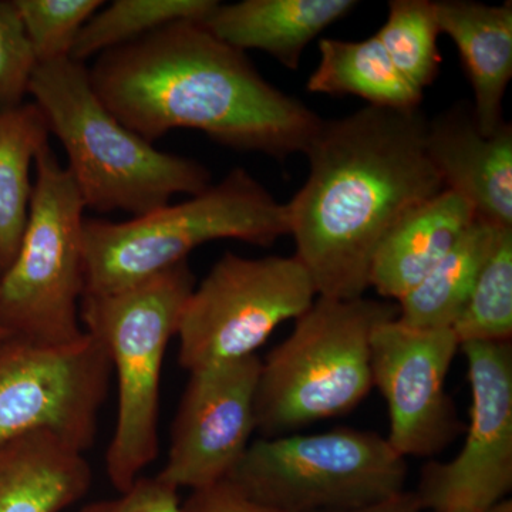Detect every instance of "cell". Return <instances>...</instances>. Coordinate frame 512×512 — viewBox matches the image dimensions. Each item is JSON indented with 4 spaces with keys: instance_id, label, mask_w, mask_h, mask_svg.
<instances>
[{
    "instance_id": "obj_1",
    "label": "cell",
    "mask_w": 512,
    "mask_h": 512,
    "mask_svg": "<svg viewBox=\"0 0 512 512\" xmlns=\"http://www.w3.org/2000/svg\"><path fill=\"white\" fill-rule=\"evenodd\" d=\"M427 130L420 107L367 104L320 123L303 153L308 178L286 204L295 256L318 296L362 298L383 239L446 190L427 153Z\"/></svg>"
},
{
    "instance_id": "obj_2",
    "label": "cell",
    "mask_w": 512,
    "mask_h": 512,
    "mask_svg": "<svg viewBox=\"0 0 512 512\" xmlns=\"http://www.w3.org/2000/svg\"><path fill=\"white\" fill-rule=\"evenodd\" d=\"M89 77L106 109L151 144L190 128L232 150L284 161L305 153L323 120L266 82L245 52L201 20L171 23L103 53Z\"/></svg>"
},
{
    "instance_id": "obj_3",
    "label": "cell",
    "mask_w": 512,
    "mask_h": 512,
    "mask_svg": "<svg viewBox=\"0 0 512 512\" xmlns=\"http://www.w3.org/2000/svg\"><path fill=\"white\" fill-rule=\"evenodd\" d=\"M29 94L66 151V168L84 207L140 217L165 207L174 195L210 187L204 164L157 150L121 124L94 93L86 64L70 57L37 64Z\"/></svg>"
},
{
    "instance_id": "obj_4",
    "label": "cell",
    "mask_w": 512,
    "mask_h": 512,
    "mask_svg": "<svg viewBox=\"0 0 512 512\" xmlns=\"http://www.w3.org/2000/svg\"><path fill=\"white\" fill-rule=\"evenodd\" d=\"M289 235L286 204L244 168L180 204L123 222L84 220V295H106L140 284L188 261L215 239L271 247Z\"/></svg>"
},
{
    "instance_id": "obj_5",
    "label": "cell",
    "mask_w": 512,
    "mask_h": 512,
    "mask_svg": "<svg viewBox=\"0 0 512 512\" xmlns=\"http://www.w3.org/2000/svg\"><path fill=\"white\" fill-rule=\"evenodd\" d=\"M197 286L188 261L140 284L83 295L80 322L110 357L119 384L116 427L104 456L117 493L128 490L160 451V387L168 343L178 335L185 305Z\"/></svg>"
},
{
    "instance_id": "obj_6",
    "label": "cell",
    "mask_w": 512,
    "mask_h": 512,
    "mask_svg": "<svg viewBox=\"0 0 512 512\" xmlns=\"http://www.w3.org/2000/svg\"><path fill=\"white\" fill-rule=\"evenodd\" d=\"M397 316L399 305L386 299L318 296L262 360L256 431L286 436L356 409L373 389V332Z\"/></svg>"
},
{
    "instance_id": "obj_7",
    "label": "cell",
    "mask_w": 512,
    "mask_h": 512,
    "mask_svg": "<svg viewBox=\"0 0 512 512\" xmlns=\"http://www.w3.org/2000/svg\"><path fill=\"white\" fill-rule=\"evenodd\" d=\"M28 224L18 255L0 275V328L49 346L72 345L86 335L84 202L52 147L36 158Z\"/></svg>"
},
{
    "instance_id": "obj_8",
    "label": "cell",
    "mask_w": 512,
    "mask_h": 512,
    "mask_svg": "<svg viewBox=\"0 0 512 512\" xmlns=\"http://www.w3.org/2000/svg\"><path fill=\"white\" fill-rule=\"evenodd\" d=\"M406 458L375 431L339 427L252 441L229 483L281 512L343 510L403 493Z\"/></svg>"
},
{
    "instance_id": "obj_9",
    "label": "cell",
    "mask_w": 512,
    "mask_h": 512,
    "mask_svg": "<svg viewBox=\"0 0 512 512\" xmlns=\"http://www.w3.org/2000/svg\"><path fill=\"white\" fill-rule=\"evenodd\" d=\"M316 298L311 275L296 256L225 252L185 305L178 362L194 372L254 356L278 326L301 318Z\"/></svg>"
},
{
    "instance_id": "obj_10",
    "label": "cell",
    "mask_w": 512,
    "mask_h": 512,
    "mask_svg": "<svg viewBox=\"0 0 512 512\" xmlns=\"http://www.w3.org/2000/svg\"><path fill=\"white\" fill-rule=\"evenodd\" d=\"M111 377L110 357L89 333L64 346L15 335L0 340V444L45 430L86 453Z\"/></svg>"
},
{
    "instance_id": "obj_11",
    "label": "cell",
    "mask_w": 512,
    "mask_h": 512,
    "mask_svg": "<svg viewBox=\"0 0 512 512\" xmlns=\"http://www.w3.org/2000/svg\"><path fill=\"white\" fill-rule=\"evenodd\" d=\"M470 426L460 453L421 470L423 510L484 512L512 488V345L466 343Z\"/></svg>"
},
{
    "instance_id": "obj_12",
    "label": "cell",
    "mask_w": 512,
    "mask_h": 512,
    "mask_svg": "<svg viewBox=\"0 0 512 512\" xmlns=\"http://www.w3.org/2000/svg\"><path fill=\"white\" fill-rule=\"evenodd\" d=\"M373 387L389 410L386 437L399 456L427 458L460 434L446 379L457 350L453 328L424 329L399 319L380 323L372 335Z\"/></svg>"
},
{
    "instance_id": "obj_13",
    "label": "cell",
    "mask_w": 512,
    "mask_h": 512,
    "mask_svg": "<svg viewBox=\"0 0 512 512\" xmlns=\"http://www.w3.org/2000/svg\"><path fill=\"white\" fill-rule=\"evenodd\" d=\"M262 360L244 357L190 372L171 429L167 463L157 474L177 488L227 480L256 431V389Z\"/></svg>"
},
{
    "instance_id": "obj_14",
    "label": "cell",
    "mask_w": 512,
    "mask_h": 512,
    "mask_svg": "<svg viewBox=\"0 0 512 512\" xmlns=\"http://www.w3.org/2000/svg\"><path fill=\"white\" fill-rule=\"evenodd\" d=\"M427 153L443 180L471 205L477 218L512 227V127L485 136L473 110L463 107L429 120Z\"/></svg>"
},
{
    "instance_id": "obj_15",
    "label": "cell",
    "mask_w": 512,
    "mask_h": 512,
    "mask_svg": "<svg viewBox=\"0 0 512 512\" xmlns=\"http://www.w3.org/2000/svg\"><path fill=\"white\" fill-rule=\"evenodd\" d=\"M440 33L453 40L474 93L473 116L485 136L507 121L503 100L512 77V3L434 2Z\"/></svg>"
},
{
    "instance_id": "obj_16",
    "label": "cell",
    "mask_w": 512,
    "mask_h": 512,
    "mask_svg": "<svg viewBox=\"0 0 512 512\" xmlns=\"http://www.w3.org/2000/svg\"><path fill=\"white\" fill-rule=\"evenodd\" d=\"M356 6V0L218 2L201 22L227 45L241 52L261 50L296 70L309 43Z\"/></svg>"
},
{
    "instance_id": "obj_17",
    "label": "cell",
    "mask_w": 512,
    "mask_h": 512,
    "mask_svg": "<svg viewBox=\"0 0 512 512\" xmlns=\"http://www.w3.org/2000/svg\"><path fill=\"white\" fill-rule=\"evenodd\" d=\"M92 483L83 451L50 431L0 444V512H63L83 500Z\"/></svg>"
},
{
    "instance_id": "obj_18",
    "label": "cell",
    "mask_w": 512,
    "mask_h": 512,
    "mask_svg": "<svg viewBox=\"0 0 512 512\" xmlns=\"http://www.w3.org/2000/svg\"><path fill=\"white\" fill-rule=\"evenodd\" d=\"M476 220L473 208L450 190L407 214L383 239L373 259L370 288L399 302L419 284Z\"/></svg>"
},
{
    "instance_id": "obj_19",
    "label": "cell",
    "mask_w": 512,
    "mask_h": 512,
    "mask_svg": "<svg viewBox=\"0 0 512 512\" xmlns=\"http://www.w3.org/2000/svg\"><path fill=\"white\" fill-rule=\"evenodd\" d=\"M320 60L306 89L356 96L369 106L419 109L423 92L403 76L376 36L365 40L320 39Z\"/></svg>"
},
{
    "instance_id": "obj_20",
    "label": "cell",
    "mask_w": 512,
    "mask_h": 512,
    "mask_svg": "<svg viewBox=\"0 0 512 512\" xmlns=\"http://www.w3.org/2000/svg\"><path fill=\"white\" fill-rule=\"evenodd\" d=\"M500 228L476 217L439 264L397 302V319L414 328H453Z\"/></svg>"
},
{
    "instance_id": "obj_21",
    "label": "cell",
    "mask_w": 512,
    "mask_h": 512,
    "mask_svg": "<svg viewBox=\"0 0 512 512\" xmlns=\"http://www.w3.org/2000/svg\"><path fill=\"white\" fill-rule=\"evenodd\" d=\"M49 136L35 101L0 114V275L18 255L32 201L30 168L49 146Z\"/></svg>"
},
{
    "instance_id": "obj_22",
    "label": "cell",
    "mask_w": 512,
    "mask_h": 512,
    "mask_svg": "<svg viewBox=\"0 0 512 512\" xmlns=\"http://www.w3.org/2000/svg\"><path fill=\"white\" fill-rule=\"evenodd\" d=\"M217 0H114L87 20L70 59L84 63L183 20H202Z\"/></svg>"
},
{
    "instance_id": "obj_23",
    "label": "cell",
    "mask_w": 512,
    "mask_h": 512,
    "mask_svg": "<svg viewBox=\"0 0 512 512\" xmlns=\"http://www.w3.org/2000/svg\"><path fill=\"white\" fill-rule=\"evenodd\" d=\"M458 342H511L512 227L498 231L473 292L453 326Z\"/></svg>"
},
{
    "instance_id": "obj_24",
    "label": "cell",
    "mask_w": 512,
    "mask_h": 512,
    "mask_svg": "<svg viewBox=\"0 0 512 512\" xmlns=\"http://www.w3.org/2000/svg\"><path fill=\"white\" fill-rule=\"evenodd\" d=\"M439 35L434 2L392 0L386 22L375 36L396 69L423 92L440 73Z\"/></svg>"
},
{
    "instance_id": "obj_25",
    "label": "cell",
    "mask_w": 512,
    "mask_h": 512,
    "mask_svg": "<svg viewBox=\"0 0 512 512\" xmlns=\"http://www.w3.org/2000/svg\"><path fill=\"white\" fill-rule=\"evenodd\" d=\"M37 64L66 59L103 0H15Z\"/></svg>"
},
{
    "instance_id": "obj_26",
    "label": "cell",
    "mask_w": 512,
    "mask_h": 512,
    "mask_svg": "<svg viewBox=\"0 0 512 512\" xmlns=\"http://www.w3.org/2000/svg\"><path fill=\"white\" fill-rule=\"evenodd\" d=\"M36 66L15 0H0V114L26 103Z\"/></svg>"
},
{
    "instance_id": "obj_27",
    "label": "cell",
    "mask_w": 512,
    "mask_h": 512,
    "mask_svg": "<svg viewBox=\"0 0 512 512\" xmlns=\"http://www.w3.org/2000/svg\"><path fill=\"white\" fill-rule=\"evenodd\" d=\"M80 512H187L181 504L177 488L160 478H137L119 497L93 501Z\"/></svg>"
},
{
    "instance_id": "obj_28",
    "label": "cell",
    "mask_w": 512,
    "mask_h": 512,
    "mask_svg": "<svg viewBox=\"0 0 512 512\" xmlns=\"http://www.w3.org/2000/svg\"><path fill=\"white\" fill-rule=\"evenodd\" d=\"M184 508L187 512H281L256 503L227 480L192 491Z\"/></svg>"
},
{
    "instance_id": "obj_29",
    "label": "cell",
    "mask_w": 512,
    "mask_h": 512,
    "mask_svg": "<svg viewBox=\"0 0 512 512\" xmlns=\"http://www.w3.org/2000/svg\"><path fill=\"white\" fill-rule=\"evenodd\" d=\"M319 512H423L416 494L403 491L380 503L363 505V507L343 508V510H326Z\"/></svg>"
},
{
    "instance_id": "obj_30",
    "label": "cell",
    "mask_w": 512,
    "mask_h": 512,
    "mask_svg": "<svg viewBox=\"0 0 512 512\" xmlns=\"http://www.w3.org/2000/svg\"><path fill=\"white\" fill-rule=\"evenodd\" d=\"M484 512H512L511 498H504V500L498 501V503L491 505Z\"/></svg>"
},
{
    "instance_id": "obj_31",
    "label": "cell",
    "mask_w": 512,
    "mask_h": 512,
    "mask_svg": "<svg viewBox=\"0 0 512 512\" xmlns=\"http://www.w3.org/2000/svg\"><path fill=\"white\" fill-rule=\"evenodd\" d=\"M10 335H12V333H10L9 330L0 328V340L9 338Z\"/></svg>"
},
{
    "instance_id": "obj_32",
    "label": "cell",
    "mask_w": 512,
    "mask_h": 512,
    "mask_svg": "<svg viewBox=\"0 0 512 512\" xmlns=\"http://www.w3.org/2000/svg\"><path fill=\"white\" fill-rule=\"evenodd\" d=\"M430 512H471V511H430Z\"/></svg>"
}]
</instances>
